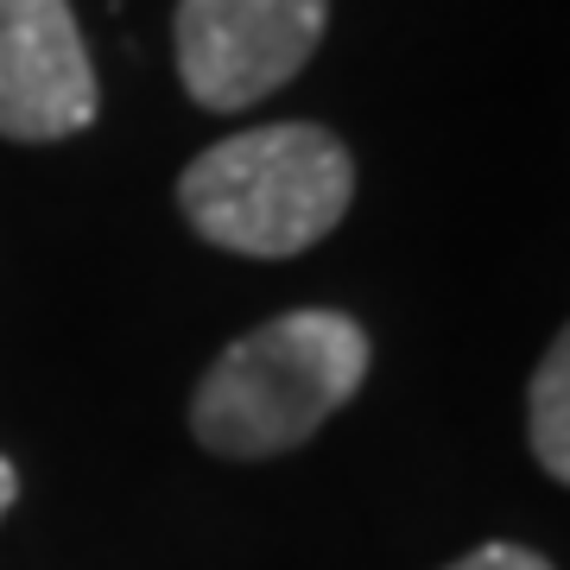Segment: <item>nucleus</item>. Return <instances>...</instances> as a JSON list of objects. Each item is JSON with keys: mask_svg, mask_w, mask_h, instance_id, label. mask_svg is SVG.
<instances>
[{"mask_svg": "<svg viewBox=\"0 0 570 570\" xmlns=\"http://www.w3.org/2000/svg\"><path fill=\"white\" fill-rule=\"evenodd\" d=\"M527 438L532 456L551 482L570 489V324L551 336V348L532 367V387H527Z\"/></svg>", "mask_w": 570, "mask_h": 570, "instance_id": "nucleus-5", "label": "nucleus"}, {"mask_svg": "<svg viewBox=\"0 0 570 570\" xmlns=\"http://www.w3.org/2000/svg\"><path fill=\"white\" fill-rule=\"evenodd\" d=\"M367 330L348 311H285L209 362L190 393V438L228 463L298 450L367 381Z\"/></svg>", "mask_w": 570, "mask_h": 570, "instance_id": "nucleus-1", "label": "nucleus"}, {"mask_svg": "<svg viewBox=\"0 0 570 570\" xmlns=\"http://www.w3.org/2000/svg\"><path fill=\"white\" fill-rule=\"evenodd\" d=\"M13 501H20V469L0 456V520H7V508H13Z\"/></svg>", "mask_w": 570, "mask_h": 570, "instance_id": "nucleus-7", "label": "nucleus"}, {"mask_svg": "<svg viewBox=\"0 0 570 570\" xmlns=\"http://www.w3.org/2000/svg\"><path fill=\"white\" fill-rule=\"evenodd\" d=\"M96 108L102 89L70 0H0V140H70Z\"/></svg>", "mask_w": 570, "mask_h": 570, "instance_id": "nucleus-4", "label": "nucleus"}, {"mask_svg": "<svg viewBox=\"0 0 570 570\" xmlns=\"http://www.w3.org/2000/svg\"><path fill=\"white\" fill-rule=\"evenodd\" d=\"M355 204V153L317 121H273L204 146L178 178V209L209 247L292 261Z\"/></svg>", "mask_w": 570, "mask_h": 570, "instance_id": "nucleus-2", "label": "nucleus"}, {"mask_svg": "<svg viewBox=\"0 0 570 570\" xmlns=\"http://www.w3.org/2000/svg\"><path fill=\"white\" fill-rule=\"evenodd\" d=\"M444 570H558L551 558H539L532 546H508V539H494V546H475V551H463L456 564H444Z\"/></svg>", "mask_w": 570, "mask_h": 570, "instance_id": "nucleus-6", "label": "nucleus"}, {"mask_svg": "<svg viewBox=\"0 0 570 570\" xmlns=\"http://www.w3.org/2000/svg\"><path fill=\"white\" fill-rule=\"evenodd\" d=\"M330 26V0H178L171 51L184 96L209 115H235L279 96Z\"/></svg>", "mask_w": 570, "mask_h": 570, "instance_id": "nucleus-3", "label": "nucleus"}]
</instances>
